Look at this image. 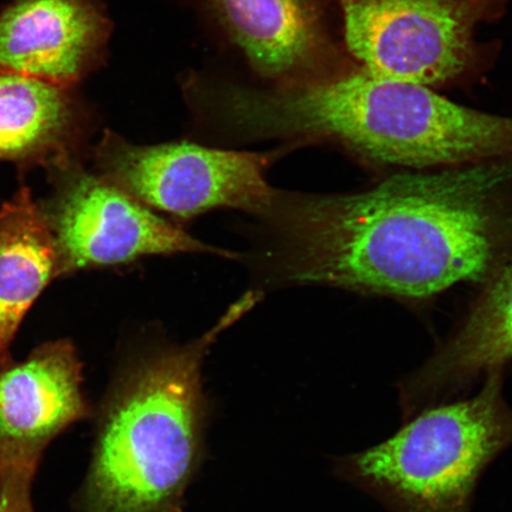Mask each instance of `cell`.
Wrapping results in <instances>:
<instances>
[{
	"instance_id": "1",
	"label": "cell",
	"mask_w": 512,
	"mask_h": 512,
	"mask_svg": "<svg viewBox=\"0 0 512 512\" xmlns=\"http://www.w3.org/2000/svg\"><path fill=\"white\" fill-rule=\"evenodd\" d=\"M256 219L267 284L418 310L460 285L483 286L512 259V156L393 172L351 192L275 189Z\"/></svg>"
},
{
	"instance_id": "2",
	"label": "cell",
	"mask_w": 512,
	"mask_h": 512,
	"mask_svg": "<svg viewBox=\"0 0 512 512\" xmlns=\"http://www.w3.org/2000/svg\"><path fill=\"white\" fill-rule=\"evenodd\" d=\"M202 126L288 149L328 146L376 177L512 156V118L456 104L432 88L380 78L345 60L285 85L203 74L192 83Z\"/></svg>"
},
{
	"instance_id": "3",
	"label": "cell",
	"mask_w": 512,
	"mask_h": 512,
	"mask_svg": "<svg viewBox=\"0 0 512 512\" xmlns=\"http://www.w3.org/2000/svg\"><path fill=\"white\" fill-rule=\"evenodd\" d=\"M259 297L246 293L194 341L155 343L121 364L95 414L91 463L73 512H182L202 457L204 360Z\"/></svg>"
},
{
	"instance_id": "4",
	"label": "cell",
	"mask_w": 512,
	"mask_h": 512,
	"mask_svg": "<svg viewBox=\"0 0 512 512\" xmlns=\"http://www.w3.org/2000/svg\"><path fill=\"white\" fill-rule=\"evenodd\" d=\"M505 370L470 399L424 409L367 450L335 459L334 473L389 512H472L480 479L512 447Z\"/></svg>"
},
{
	"instance_id": "5",
	"label": "cell",
	"mask_w": 512,
	"mask_h": 512,
	"mask_svg": "<svg viewBox=\"0 0 512 512\" xmlns=\"http://www.w3.org/2000/svg\"><path fill=\"white\" fill-rule=\"evenodd\" d=\"M350 61L380 78L428 88L454 85L482 66L480 24L508 0H331Z\"/></svg>"
},
{
	"instance_id": "6",
	"label": "cell",
	"mask_w": 512,
	"mask_h": 512,
	"mask_svg": "<svg viewBox=\"0 0 512 512\" xmlns=\"http://www.w3.org/2000/svg\"><path fill=\"white\" fill-rule=\"evenodd\" d=\"M291 152L233 151L191 142L131 143L105 131L93 147V169L172 222H187L217 209L259 216L271 202L270 166Z\"/></svg>"
},
{
	"instance_id": "7",
	"label": "cell",
	"mask_w": 512,
	"mask_h": 512,
	"mask_svg": "<svg viewBox=\"0 0 512 512\" xmlns=\"http://www.w3.org/2000/svg\"><path fill=\"white\" fill-rule=\"evenodd\" d=\"M53 192L40 201L57 254V275L133 264L151 256L204 253L239 259L185 232L128 195L82 156L46 168Z\"/></svg>"
},
{
	"instance_id": "8",
	"label": "cell",
	"mask_w": 512,
	"mask_h": 512,
	"mask_svg": "<svg viewBox=\"0 0 512 512\" xmlns=\"http://www.w3.org/2000/svg\"><path fill=\"white\" fill-rule=\"evenodd\" d=\"M201 5L259 85L304 80L345 61L332 32L331 0H201Z\"/></svg>"
},
{
	"instance_id": "9",
	"label": "cell",
	"mask_w": 512,
	"mask_h": 512,
	"mask_svg": "<svg viewBox=\"0 0 512 512\" xmlns=\"http://www.w3.org/2000/svg\"><path fill=\"white\" fill-rule=\"evenodd\" d=\"M82 371L69 339L43 343L25 360L0 369V470L40 469L50 444L91 418Z\"/></svg>"
},
{
	"instance_id": "10",
	"label": "cell",
	"mask_w": 512,
	"mask_h": 512,
	"mask_svg": "<svg viewBox=\"0 0 512 512\" xmlns=\"http://www.w3.org/2000/svg\"><path fill=\"white\" fill-rule=\"evenodd\" d=\"M512 363V259L483 286L420 366L398 382L402 421L462 398Z\"/></svg>"
},
{
	"instance_id": "11",
	"label": "cell",
	"mask_w": 512,
	"mask_h": 512,
	"mask_svg": "<svg viewBox=\"0 0 512 512\" xmlns=\"http://www.w3.org/2000/svg\"><path fill=\"white\" fill-rule=\"evenodd\" d=\"M104 0H15L0 15V70L75 87L104 64Z\"/></svg>"
},
{
	"instance_id": "12",
	"label": "cell",
	"mask_w": 512,
	"mask_h": 512,
	"mask_svg": "<svg viewBox=\"0 0 512 512\" xmlns=\"http://www.w3.org/2000/svg\"><path fill=\"white\" fill-rule=\"evenodd\" d=\"M92 126L75 87L0 70V162L24 171L80 157Z\"/></svg>"
},
{
	"instance_id": "13",
	"label": "cell",
	"mask_w": 512,
	"mask_h": 512,
	"mask_svg": "<svg viewBox=\"0 0 512 512\" xmlns=\"http://www.w3.org/2000/svg\"><path fill=\"white\" fill-rule=\"evenodd\" d=\"M57 275V254L40 202L28 187L0 208V369L24 317Z\"/></svg>"
},
{
	"instance_id": "14",
	"label": "cell",
	"mask_w": 512,
	"mask_h": 512,
	"mask_svg": "<svg viewBox=\"0 0 512 512\" xmlns=\"http://www.w3.org/2000/svg\"><path fill=\"white\" fill-rule=\"evenodd\" d=\"M38 469L12 466L0 470V512H36L32 501Z\"/></svg>"
}]
</instances>
